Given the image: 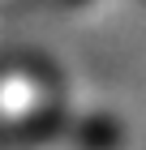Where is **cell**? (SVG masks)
I'll return each mask as SVG.
<instances>
[{
	"instance_id": "7a4b0ae2",
	"label": "cell",
	"mask_w": 146,
	"mask_h": 150,
	"mask_svg": "<svg viewBox=\"0 0 146 150\" xmlns=\"http://www.w3.org/2000/svg\"><path fill=\"white\" fill-rule=\"evenodd\" d=\"M69 137L78 146H86V150H116L125 142V129L116 125L112 116H86V120H73Z\"/></svg>"
},
{
	"instance_id": "6da1fadb",
	"label": "cell",
	"mask_w": 146,
	"mask_h": 150,
	"mask_svg": "<svg viewBox=\"0 0 146 150\" xmlns=\"http://www.w3.org/2000/svg\"><path fill=\"white\" fill-rule=\"evenodd\" d=\"M69 120L65 112H34L22 120H0V150H26V146H43V142L69 137Z\"/></svg>"
}]
</instances>
